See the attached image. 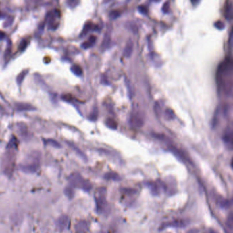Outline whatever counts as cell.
Returning <instances> with one entry per match:
<instances>
[{
    "label": "cell",
    "mask_w": 233,
    "mask_h": 233,
    "mask_svg": "<svg viewBox=\"0 0 233 233\" xmlns=\"http://www.w3.org/2000/svg\"><path fill=\"white\" fill-rule=\"evenodd\" d=\"M168 9H169V2L166 1V2L164 3L162 10H163V11L165 12V13H166V12H168Z\"/></svg>",
    "instance_id": "32"
},
{
    "label": "cell",
    "mask_w": 233,
    "mask_h": 233,
    "mask_svg": "<svg viewBox=\"0 0 233 233\" xmlns=\"http://www.w3.org/2000/svg\"><path fill=\"white\" fill-rule=\"evenodd\" d=\"M189 220L185 219H176L174 221L169 222V223L163 224L161 227V229L165 228H183L189 225Z\"/></svg>",
    "instance_id": "5"
},
{
    "label": "cell",
    "mask_w": 233,
    "mask_h": 233,
    "mask_svg": "<svg viewBox=\"0 0 233 233\" xmlns=\"http://www.w3.org/2000/svg\"><path fill=\"white\" fill-rule=\"evenodd\" d=\"M27 73H28V70H23V71L21 72V73H20L19 75L17 76V83H18V84H21V83L22 82L23 79H24L25 76L26 75Z\"/></svg>",
    "instance_id": "23"
},
{
    "label": "cell",
    "mask_w": 233,
    "mask_h": 233,
    "mask_svg": "<svg viewBox=\"0 0 233 233\" xmlns=\"http://www.w3.org/2000/svg\"><path fill=\"white\" fill-rule=\"evenodd\" d=\"M104 178L106 180H113V181H119L121 180V177L120 175L115 172H107L104 175Z\"/></svg>",
    "instance_id": "14"
},
{
    "label": "cell",
    "mask_w": 233,
    "mask_h": 233,
    "mask_svg": "<svg viewBox=\"0 0 233 233\" xmlns=\"http://www.w3.org/2000/svg\"><path fill=\"white\" fill-rule=\"evenodd\" d=\"M10 148L11 150L7 152L2 161V169L3 173L9 177L11 176L12 173H13L14 163H15V154L13 151V144H12Z\"/></svg>",
    "instance_id": "2"
},
{
    "label": "cell",
    "mask_w": 233,
    "mask_h": 233,
    "mask_svg": "<svg viewBox=\"0 0 233 233\" xmlns=\"http://www.w3.org/2000/svg\"><path fill=\"white\" fill-rule=\"evenodd\" d=\"M198 232H199V230H198V229L193 228V229H191L190 230H189L188 232H187V233H198Z\"/></svg>",
    "instance_id": "34"
},
{
    "label": "cell",
    "mask_w": 233,
    "mask_h": 233,
    "mask_svg": "<svg viewBox=\"0 0 233 233\" xmlns=\"http://www.w3.org/2000/svg\"><path fill=\"white\" fill-rule=\"evenodd\" d=\"M70 185L74 187L82 189L85 191H89L92 189V184L88 180H86L79 173H74L69 177Z\"/></svg>",
    "instance_id": "3"
},
{
    "label": "cell",
    "mask_w": 233,
    "mask_h": 233,
    "mask_svg": "<svg viewBox=\"0 0 233 233\" xmlns=\"http://www.w3.org/2000/svg\"><path fill=\"white\" fill-rule=\"evenodd\" d=\"M226 228L228 230V232L232 233L233 230V215L232 213H230L228 216L227 217L226 220L225 222Z\"/></svg>",
    "instance_id": "13"
},
{
    "label": "cell",
    "mask_w": 233,
    "mask_h": 233,
    "mask_svg": "<svg viewBox=\"0 0 233 233\" xmlns=\"http://www.w3.org/2000/svg\"><path fill=\"white\" fill-rule=\"evenodd\" d=\"M149 185L152 194L153 195H159V189H158L157 185L155 183H149Z\"/></svg>",
    "instance_id": "21"
},
{
    "label": "cell",
    "mask_w": 233,
    "mask_h": 233,
    "mask_svg": "<svg viewBox=\"0 0 233 233\" xmlns=\"http://www.w3.org/2000/svg\"><path fill=\"white\" fill-rule=\"evenodd\" d=\"M72 72L77 76H80L82 75V68L79 66V65H73L71 67Z\"/></svg>",
    "instance_id": "19"
},
{
    "label": "cell",
    "mask_w": 233,
    "mask_h": 233,
    "mask_svg": "<svg viewBox=\"0 0 233 233\" xmlns=\"http://www.w3.org/2000/svg\"><path fill=\"white\" fill-rule=\"evenodd\" d=\"M122 191L126 195H135L138 192V190L132 188H123Z\"/></svg>",
    "instance_id": "22"
},
{
    "label": "cell",
    "mask_w": 233,
    "mask_h": 233,
    "mask_svg": "<svg viewBox=\"0 0 233 233\" xmlns=\"http://www.w3.org/2000/svg\"><path fill=\"white\" fill-rule=\"evenodd\" d=\"M106 124L108 127H109L111 129H116L117 123L112 118H108L106 122Z\"/></svg>",
    "instance_id": "20"
},
{
    "label": "cell",
    "mask_w": 233,
    "mask_h": 233,
    "mask_svg": "<svg viewBox=\"0 0 233 233\" xmlns=\"http://www.w3.org/2000/svg\"><path fill=\"white\" fill-rule=\"evenodd\" d=\"M138 10H139V11L141 12V13H142L144 14H147V12H148V8L144 6H140L138 8Z\"/></svg>",
    "instance_id": "30"
},
{
    "label": "cell",
    "mask_w": 233,
    "mask_h": 233,
    "mask_svg": "<svg viewBox=\"0 0 233 233\" xmlns=\"http://www.w3.org/2000/svg\"><path fill=\"white\" fill-rule=\"evenodd\" d=\"M5 36H6V34H4V32L0 31V40L3 39Z\"/></svg>",
    "instance_id": "35"
},
{
    "label": "cell",
    "mask_w": 233,
    "mask_h": 233,
    "mask_svg": "<svg viewBox=\"0 0 233 233\" xmlns=\"http://www.w3.org/2000/svg\"><path fill=\"white\" fill-rule=\"evenodd\" d=\"M131 123H132L133 125H135V126H142L144 124L143 120L142 119L140 118V117L138 116H133L132 118H131Z\"/></svg>",
    "instance_id": "18"
},
{
    "label": "cell",
    "mask_w": 233,
    "mask_h": 233,
    "mask_svg": "<svg viewBox=\"0 0 233 233\" xmlns=\"http://www.w3.org/2000/svg\"><path fill=\"white\" fill-rule=\"evenodd\" d=\"M27 45H28V41H27L26 40H23V41L21 42V43H20V45H19L20 50H21V51L24 50L26 48Z\"/></svg>",
    "instance_id": "28"
},
{
    "label": "cell",
    "mask_w": 233,
    "mask_h": 233,
    "mask_svg": "<svg viewBox=\"0 0 233 233\" xmlns=\"http://www.w3.org/2000/svg\"><path fill=\"white\" fill-rule=\"evenodd\" d=\"M120 15V13L118 11V10H112V11L109 13V17L112 19H116V18L119 17Z\"/></svg>",
    "instance_id": "26"
},
{
    "label": "cell",
    "mask_w": 233,
    "mask_h": 233,
    "mask_svg": "<svg viewBox=\"0 0 233 233\" xmlns=\"http://www.w3.org/2000/svg\"><path fill=\"white\" fill-rule=\"evenodd\" d=\"M106 189L105 187L99 188L96 191L95 202L96 210L99 213H105L109 211V205L106 200Z\"/></svg>",
    "instance_id": "1"
},
{
    "label": "cell",
    "mask_w": 233,
    "mask_h": 233,
    "mask_svg": "<svg viewBox=\"0 0 233 233\" xmlns=\"http://www.w3.org/2000/svg\"><path fill=\"white\" fill-rule=\"evenodd\" d=\"M97 109H94L93 111L91 113V114H90V118L91 119V120H95L97 119Z\"/></svg>",
    "instance_id": "29"
},
{
    "label": "cell",
    "mask_w": 233,
    "mask_h": 233,
    "mask_svg": "<svg viewBox=\"0 0 233 233\" xmlns=\"http://www.w3.org/2000/svg\"><path fill=\"white\" fill-rule=\"evenodd\" d=\"M232 5H228L226 6V17L227 19H229L231 17L232 14Z\"/></svg>",
    "instance_id": "25"
},
{
    "label": "cell",
    "mask_w": 233,
    "mask_h": 233,
    "mask_svg": "<svg viewBox=\"0 0 233 233\" xmlns=\"http://www.w3.org/2000/svg\"><path fill=\"white\" fill-rule=\"evenodd\" d=\"M165 115L168 119H172L173 117H174V115H173V111L170 109H167L165 111Z\"/></svg>",
    "instance_id": "31"
},
{
    "label": "cell",
    "mask_w": 233,
    "mask_h": 233,
    "mask_svg": "<svg viewBox=\"0 0 233 233\" xmlns=\"http://www.w3.org/2000/svg\"><path fill=\"white\" fill-rule=\"evenodd\" d=\"M170 150H171V151L172 152V153H174V154L176 155V157H178V158L179 159L184 161H187V162H189V163H191L190 160H189V159L185 156V154H184L183 152L180 151V150L176 149L175 147H171Z\"/></svg>",
    "instance_id": "12"
},
{
    "label": "cell",
    "mask_w": 233,
    "mask_h": 233,
    "mask_svg": "<svg viewBox=\"0 0 233 233\" xmlns=\"http://www.w3.org/2000/svg\"><path fill=\"white\" fill-rule=\"evenodd\" d=\"M133 49V42L131 39H129L126 43L124 50V55L126 57H129L131 55Z\"/></svg>",
    "instance_id": "11"
},
{
    "label": "cell",
    "mask_w": 233,
    "mask_h": 233,
    "mask_svg": "<svg viewBox=\"0 0 233 233\" xmlns=\"http://www.w3.org/2000/svg\"><path fill=\"white\" fill-rule=\"evenodd\" d=\"M155 107H157V108H155V112H156L157 114L158 115L160 114V107H159V105L158 103H156L155 105Z\"/></svg>",
    "instance_id": "33"
},
{
    "label": "cell",
    "mask_w": 233,
    "mask_h": 233,
    "mask_svg": "<svg viewBox=\"0 0 233 233\" xmlns=\"http://www.w3.org/2000/svg\"><path fill=\"white\" fill-rule=\"evenodd\" d=\"M215 26L216 28L219 29V30H223V29H224V28H225L224 23L220 21H217V22H216L215 23Z\"/></svg>",
    "instance_id": "27"
},
{
    "label": "cell",
    "mask_w": 233,
    "mask_h": 233,
    "mask_svg": "<svg viewBox=\"0 0 233 233\" xmlns=\"http://www.w3.org/2000/svg\"><path fill=\"white\" fill-rule=\"evenodd\" d=\"M223 140L224 142L227 144L229 149H232V131L230 128H227L226 131L224 135Z\"/></svg>",
    "instance_id": "9"
},
{
    "label": "cell",
    "mask_w": 233,
    "mask_h": 233,
    "mask_svg": "<svg viewBox=\"0 0 233 233\" xmlns=\"http://www.w3.org/2000/svg\"><path fill=\"white\" fill-rule=\"evenodd\" d=\"M208 233H218L216 230H213V229H209L208 231Z\"/></svg>",
    "instance_id": "36"
},
{
    "label": "cell",
    "mask_w": 233,
    "mask_h": 233,
    "mask_svg": "<svg viewBox=\"0 0 233 233\" xmlns=\"http://www.w3.org/2000/svg\"><path fill=\"white\" fill-rule=\"evenodd\" d=\"M69 218L67 215H62L57 219L56 222L57 227L59 230H64L66 229L69 225Z\"/></svg>",
    "instance_id": "6"
},
{
    "label": "cell",
    "mask_w": 233,
    "mask_h": 233,
    "mask_svg": "<svg viewBox=\"0 0 233 233\" xmlns=\"http://www.w3.org/2000/svg\"><path fill=\"white\" fill-rule=\"evenodd\" d=\"M40 166V155L38 153H34L28 157L25 163L21 165L22 170L27 172H34Z\"/></svg>",
    "instance_id": "4"
},
{
    "label": "cell",
    "mask_w": 233,
    "mask_h": 233,
    "mask_svg": "<svg viewBox=\"0 0 233 233\" xmlns=\"http://www.w3.org/2000/svg\"><path fill=\"white\" fill-rule=\"evenodd\" d=\"M17 110L19 111H28V110H34L33 106L26 103H17L15 105Z\"/></svg>",
    "instance_id": "15"
},
{
    "label": "cell",
    "mask_w": 233,
    "mask_h": 233,
    "mask_svg": "<svg viewBox=\"0 0 233 233\" xmlns=\"http://www.w3.org/2000/svg\"><path fill=\"white\" fill-rule=\"evenodd\" d=\"M88 230V224L86 221H79L75 225V231L77 233H86Z\"/></svg>",
    "instance_id": "10"
},
{
    "label": "cell",
    "mask_w": 233,
    "mask_h": 233,
    "mask_svg": "<svg viewBox=\"0 0 233 233\" xmlns=\"http://www.w3.org/2000/svg\"><path fill=\"white\" fill-rule=\"evenodd\" d=\"M93 28V24H92V23H90L88 22L86 23V25H85L84 26V30H83L82 32V35L81 36H84L85 34H86L88 33V32L90 30Z\"/></svg>",
    "instance_id": "24"
},
{
    "label": "cell",
    "mask_w": 233,
    "mask_h": 233,
    "mask_svg": "<svg viewBox=\"0 0 233 233\" xmlns=\"http://www.w3.org/2000/svg\"><path fill=\"white\" fill-rule=\"evenodd\" d=\"M60 17V13H59V10H55L54 12H51L50 17H49V27L50 28H57L56 27L57 25H56V23H57V19ZM59 24V23H58Z\"/></svg>",
    "instance_id": "8"
},
{
    "label": "cell",
    "mask_w": 233,
    "mask_h": 233,
    "mask_svg": "<svg viewBox=\"0 0 233 233\" xmlns=\"http://www.w3.org/2000/svg\"><path fill=\"white\" fill-rule=\"evenodd\" d=\"M110 44V37L107 34L105 36L103 40L102 43H101V49L104 51L107 49Z\"/></svg>",
    "instance_id": "16"
},
{
    "label": "cell",
    "mask_w": 233,
    "mask_h": 233,
    "mask_svg": "<svg viewBox=\"0 0 233 233\" xmlns=\"http://www.w3.org/2000/svg\"><path fill=\"white\" fill-rule=\"evenodd\" d=\"M96 39H97V38H96L95 36H91L89 38V40H88V41H86V42L82 43V47L84 49H88L90 47L95 43Z\"/></svg>",
    "instance_id": "17"
},
{
    "label": "cell",
    "mask_w": 233,
    "mask_h": 233,
    "mask_svg": "<svg viewBox=\"0 0 233 233\" xmlns=\"http://www.w3.org/2000/svg\"><path fill=\"white\" fill-rule=\"evenodd\" d=\"M216 203L221 209H228L232 205V202L230 200L226 199L222 196H217L216 198Z\"/></svg>",
    "instance_id": "7"
}]
</instances>
